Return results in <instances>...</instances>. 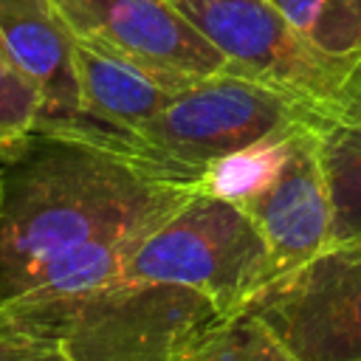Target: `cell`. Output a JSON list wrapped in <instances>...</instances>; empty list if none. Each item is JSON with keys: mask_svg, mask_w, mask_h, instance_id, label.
Returning <instances> with one entry per match:
<instances>
[{"mask_svg": "<svg viewBox=\"0 0 361 361\" xmlns=\"http://www.w3.org/2000/svg\"><path fill=\"white\" fill-rule=\"evenodd\" d=\"M186 192L93 141L34 133L0 161V288L59 248L166 212Z\"/></svg>", "mask_w": 361, "mask_h": 361, "instance_id": "cell-1", "label": "cell"}, {"mask_svg": "<svg viewBox=\"0 0 361 361\" xmlns=\"http://www.w3.org/2000/svg\"><path fill=\"white\" fill-rule=\"evenodd\" d=\"M73 37L127 56L166 79L228 71L214 45L169 0H51Z\"/></svg>", "mask_w": 361, "mask_h": 361, "instance_id": "cell-7", "label": "cell"}, {"mask_svg": "<svg viewBox=\"0 0 361 361\" xmlns=\"http://www.w3.org/2000/svg\"><path fill=\"white\" fill-rule=\"evenodd\" d=\"M279 14L322 54H361V0H271Z\"/></svg>", "mask_w": 361, "mask_h": 361, "instance_id": "cell-14", "label": "cell"}, {"mask_svg": "<svg viewBox=\"0 0 361 361\" xmlns=\"http://www.w3.org/2000/svg\"><path fill=\"white\" fill-rule=\"evenodd\" d=\"M240 209H245L257 223L271 251L276 276L330 248L333 206L316 127H302L293 133L279 175Z\"/></svg>", "mask_w": 361, "mask_h": 361, "instance_id": "cell-8", "label": "cell"}, {"mask_svg": "<svg viewBox=\"0 0 361 361\" xmlns=\"http://www.w3.org/2000/svg\"><path fill=\"white\" fill-rule=\"evenodd\" d=\"M42 344H54L48 338H37V336H28V333H17L11 330L3 319H0V361H8V358H17V355H25Z\"/></svg>", "mask_w": 361, "mask_h": 361, "instance_id": "cell-16", "label": "cell"}, {"mask_svg": "<svg viewBox=\"0 0 361 361\" xmlns=\"http://www.w3.org/2000/svg\"><path fill=\"white\" fill-rule=\"evenodd\" d=\"M220 313L195 290L113 282L0 319L59 344L71 361H180L189 341Z\"/></svg>", "mask_w": 361, "mask_h": 361, "instance_id": "cell-4", "label": "cell"}, {"mask_svg": "<svg viewBox=\"0 0 361 361\" xmlns=\"http://www.w3.org/2000/svg\"><path fill=\"white\" fill-rule=\"evenodd\" d=\"M39 116L37 90L20 76L0 45V161L37 133Z\"/></svg>", "mask_w": 361, "mask_h": 361, "instance_id": "cell-15", "label": "cell"}, {"mask_svg": "<svg viewBox=\"0 0 361 361\" xmlns=\"http://www.w3.org/2000/svg\"><path fill=\"white\" fill-rule=\"evenodd\" d=\"M302 130V127H299ZM296 133V130H293ZM293 133L274 135L265 141H257L240 152H231L220 158L197 183V189L212 192L217 197H226L237 206H245L251 197H257L282 169Z\"/></svg>", "mask_w": 361, "mask_h": 361, "instance_id": "cell-13", "label": "cell"}, {"mask_svg": "<svg viewBox=\"0 0 361 361\" xmlns=\"http://www.w3.org/2000/svg\"><path fill=\"white\" fill-rule=\"evenodd\" d=\"M296 361H361V243L274 276L245 307Z\"/></svg>", "mask_w": 361, "mask_h": 361, "instance_id": "cell-6", "label": "cell"}, {"mask_svg": "<svg viewBox=\"0 0 361 361\" xmlns=\"http://www.w3.org/2000/svg\"><path fill=\"white\" fill-rule=\"evenodd\" d=\"M333 206V243H361V54L316 124Z\"/></svg>", "mask_w": 361, "mask_h": 361, "instance_id": "cell-11", "label": "cell"}, {"mask_svg": "<svg viewBox=\"0 0 361 361\" xmlns=\"http://www.w3.org/2000/svg\"><path fill=\"white\" fill-rule=\"evenodd\" d=\"M0 45L39 96L37 133H76L82 113L73 34L51 0H0Z\"/></svg>", "mask_w": 361, "mask_h": 361, "instance_id": "cell-9", "label": "cell"}, {"mask_svg": "<svg viewBox=\"0 0 361 361\" xmlns=\"http://www.w3.org/2000/svg\"><path fill=\"white\" fill-rule=\"evenodd\" d=\"M8 361H71L68 353L59 347V344H42L25 355H17V358H8Z\"/></svg>", "mask_w": 361, "mask_h": 361, "instance_id": "cell-17", "label": "cell"}, {"mask_svg": "<svg viewBox=\"0 0 361 361\" xmlns=\"http://www.w3.org/2000/svg\"><path fill=\"white\" fill-rule=\"evenodd\" d=\"M226 59L228 71L276 87L319 116L333 104L355 56L316 51L271 0H169Z\"/></svg>", "mask_w": 361, "mask_h": 361, "instance_id": "cell-5", "label": "cell"}, {"mask_svg": "<svg viewBox=\"0 0 361 361\" xmlns=\"http://www.w3.org/2000/svg\"><path fill=\"white\" fill-rule=\"evenodd\" d=\"M274 276L271 251L248 212L192 189L144 231L118 282L186 288L228 316L245 310Z\"/></svg>", "mask_w": 361, "mask_h": 361, "instance_id": "cell-3", "label": "cell"}, {"mask_svg": "<svg viewBox=\"0 0 361 361\" xmlns=\"http://www.w3.org/2000/svg\"><path fill=\"white\" fill-rule=\"evenodd\" d=\"M319 118L305 102L223 71L180 87L138 130L93 124L79 138L124 155L155 180L197 189L220 158L299 127H316Z\"/></svg>", "mask_w": 361, "mask_h": 361, "instance_id": "cell-2", "label": "cell"}, {"mask_svg": "<svg viewBox=\"0 0 361 361\" xmlns=\"http://www.w3.org/2000/svg\"><path fill=\"white\" fill-rule=\"evenodd\" d=\"M180 361H296L290 350L251 313L237 310L200 327Z\"/></svg>", "mask_w": 361, "mask_h": 361, "instance_id": "cell-12", "label": "cell"}, {"mask_svg": "<svg viewBox=\"0 0 361 361\" xmlns=\"http://www.w3.org/2000/svg\"><path fill=\"white\" fill-rule=\"evenodd\" d=\"M79 99L85 118L110 130H138L192 82L166 79L127 56L73 37Z\"/></svg>", "mask_w": 361, "mask_h": 361, "instance_id": "cell-10", "label": "cell"}]
</instances>
